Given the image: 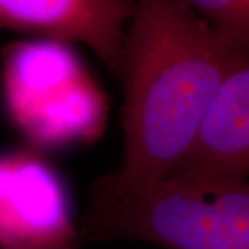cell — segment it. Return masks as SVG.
I'll return each mask as SVG.
<instances>
[{
	"label": "cell",
	"instance_id": "obj_1",
	"mask_svg": "<svg viewBox=\"0 0 249 249\" xmlns=\"http://www.w3.org/2000/svg\"><path fill=\"white\" fill-rule=\"evenodd\" d=\"M124 36V160L96 190L137 194L186 158L224 78L248 50L217 32L181 0H137Z\"/></svg>",
	"mask_w": 249,
	"mask_h": 249
},
{
	"label": "cell",
	"instance_id": "obj_5",
	"mask_svg": "<svg viewBox=\"0 0 249 249\" xmlns=\"http://www.w3.org/2000/svg\"><path fill=\"white\" fill-rule=\"evenodd\" d=\"M134 9L133 0H0V28L85 43L119 72L124 25Z\"/></svg>",
	"mask_w": 249,
	"mask_h": 249
},
{
	"label": "cell",
	"instance_id": "obj_6",
	"mask_svg": "<svg viewBox=\"0 0 249 249\" xmlns=\"http://www.w3.org/2000/svg\"><path fill=\"white\" fill-rule=\"evenodd\" d=\"M168 178H249V53L224 78L191 150Z\"/></svg>",
	"mask_w": 249,
	"mask_h": 249
},
{
	"label": "cell",
	"instance_id": "obj_7",
	"mask_svg": "<svg viewBox=\"0 0 249 249\" xmlns=\"http://www.w3.org/2000/svg\"><path fill=\"white\" fill-rule=\"evenodd\" d=\"M208 24L249 52V0H181Z\"/></svg>",
	"mask_w": 249,
	"mask_h": 249
},
{
	"label": "cell",
	"instance_id": "obj_4",
	"mask_svg": "<svg viewBox=\"0 0 249 249\" xmlns=\"http://www.w3.org/2000/svg\"><path fill=\"white\" fill-rule=\"evenodd\" d=\"M0 249H79L67 190L34 152L0 154Z\"/></svg>",
	"mask_w": 249,
	"mask_h": 249
},
{
	"label": "cell",
	"instance_id": "obj_3",
	"mask_svg": "<svg viewBox=\"0 0 249 249\" xmlns=\"http://www.w3.org/2000/svg\"><path fill=\"white\" fill-rule=\"evenodd\" d=\"M1 57L4 106L29 140L57 147L101 133L106 98L65 42H16Z\"/></svg>",
	"mask_w": 249,
	"mask_h": 249
},
{
	"label": "cell",
	"instance_id": "obj_2",
	"mask_svg": "<svg viewBox=\"0 0 249 249\" xmlns=\"http://www.w3.org/2000/svg\"><path fill=\"white\" fill-rule=\"evenodd\" d=\"M83 231L168 249H249V178H166L127 196L93 188Z\"/></svg>",
	"mask_w": 249,
	"mask_h": 249
}]
</instances>
